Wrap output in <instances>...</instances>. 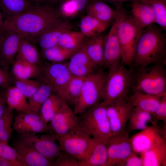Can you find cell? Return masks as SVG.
Instances as JSON below:
<instances>
[{
	"instance_id": "cell-2",
	"label": "cell",
	"mask_w": 166,
	"mask_h": 166,
	"mask_svg": "<svg viewBox=\"0 0 166 166\" xmlns=\"http://www.w3.org/2000/svg\"><path fill=\"white\" fill-rule=\"evenodd\" d=\"M157 63L166 65V35L155 23L143 30L136 46L132 65L145 67Z\"/></svg>"
},
{
	"instance_id": "cell-24",
	"label": "cell",
	"mask_w": 166,
	"mask_h": 166,
	"mask_svg": "<svg viewBox=\"0 0 166 166\" xmlns=\"http://www.w3.org/2000/svg\"><path fill=\"white\" fill-rule=\"evenodd\" d=\"M105 35L103 33L85 40V51L90 59L98 66H104V45Z\"/></svg>"
},
{
	"instance_id": "cell-11",
	"label": "cell",
	"mask_w": 166,
	"mask_h": 166,
	"mask_svg": "<svg viewBox=\"0 0 166 166\" xmlns=\"http://www.w3.org/2000/svg\"><path fill=\"white\" fill-rule=\"evenodd\" d=\"M128 97L119 99L106 105L107 115L113 136L125 130L134 107Z\"/></svg>"
},
{
	"instance_id": "cell-40",
	"label": "cell",
	"mask_w": 166,
	"mask_h": 166,
	"mask_svg": "<svg viewBox=\"0 0 166 166\" xmlns=\"http://www.w3.org/2000/svg\"><path fill=\"white\" fill-rule=\"evenodd\" d=\"M150 5L156 15V23L161 29L166 31V0H138Z\"/></svg>"
},
{
	"instance_id": "cell-47",
	"label": "cell",
	"mask_w": 166,
	"mask_h": 166,
	"mask_svg": "<svg viewBox=\"0 0 166 166\" xmlns=\"http://www.w3.org/2000/svg\"><path fill=\"white\" fill-rule=\"evenodd\" d=\"M0 166H22L17 159H0Z\"/></svg>"
},
{
	"instance_id": "cell-21",
	"label": "cell",
	"mask_w": 166,
	"mask_h": 166,
	"mask_svg": "<svg viewBox=\"0 0 166 166\" xmlns=\"http://www.w3.org/2000/svg\"><path fill=\"white\" fill-rule=\"evenodd\" d=\"M124 8L122 6L120 9H114L101 1L90 0L85 10L87 14L101 22L111 25Z\"/></svg>"
},
{
	"instance_id": "cell-9",
	"label": "cell",
	"mask_w": 166,
	"mask_h": 166,
	"mask_svg": "<svg viewBox=\"0 0 166 166\" xmlns=\"http://www.w3.org/2000/svg\"><path fill=\"white\" fill-rule=\"evenodd\" d=\"M128 13L124 8L114 20L108 34L105 35L104 45V67L109 71L114 70L121 65V49L117 37L118 25Z\"/></svg>"
},
{
	"instance_id": "cell-8",
	"label": "cell",
	"mask_w": 166,
	"mask_h": 166,
	"mask_svg": "<svg viewBox=\"0 0 166 166\" xmlns=\"http://www.w3.org/2000/svg\"><path fill=\"white\" fill-rule=\"evenodd\" d=\"M55 136L62 150L79 161L88 156L97 140L77 127L64 135Z\"/></svg>"
},
{
	"instance_id": "cell-5",
	"label": "cell",
	"mask_w": 166,
	"mask_h": 166,
	"mask_svg": "<svg viewBox=\"0 0 166 166\" xmlns=\"http://www.w3.org/2000/svg\"><path fill=\"white\" fill-rule=\"evenodd\" d=\"M144 30L131 14L128 13L119 23L117 33L121 49V62L124 65H132L136 46Z\"/></svg>"
},
{
	"instance_id": "cell-17",
	"label": "cell",
	"mask_w": 166,
	"mask_h": 166,
	"mask_svg": "<svg viewBox=\"0 0 166 166\" xmlns=\"http://www.w3.org/2000/svg\"><path fill=\"white\" fill-rule=\"evenodd\" d=\"M84 42L67 62L72 75L82 77H86L95 72V70L98 66L87 54L85 48Z\"/></svg>"
},
{
	"instance_id": "cell-14",
	"label": "cell",
	"mask_w": 166,
	"mask_h": 166,
	"mask_svg": "<svg viewBox=\"0 0 166 166\" xmlns=\"http://www.w3.org/2000/svg\"><path fill=\"white\" fill-rule=\"evenodd\" d=\"M42 68L43 81L48 83L53 93L57 94L63 89L72 76L67 63L50 62Z\"/></svg>"
},
{
	"instance_id": "cell-27",
	"label": "cell",
	"mask_w": 166,
	"mask_h": 166,
	"mask_svg": "<svg viewBox=\"0 0 166 166\" xmlns=\"http://www.w3.org/2000/svg\"><path fill=\"white\" fill-rule=\"evenodd\" d=\"M106 142L97 140L88 156L79 161V166H105L107 160Z\"/></svg>"
},
{
	"instance_id": "cell-45",
	"label": "cell",
	"mask_w": 166,
	"mask_h": 166,
	"mask_svg": "<svg viewBox=\"0 0 166 166\" xmlns=\"http://www.w3.org/2000/svg\"><path fill=\"white\" fill-rule=\"evenodd\" d=\"M0 159H17L15 151L8 143H0Z\"/></svg>"
},
{
	"instance_id": "cell-6",
	"label": "cell",
	"mask_w": 166,
	"mask_h": 166,
	"mask_svg": "<svg viewBox=\"0 0 166 166\" xmlns=\"http://www.w3.org/2000/svg\"><path fill=\"white\" fill-rule=\"evenodd\" d=\"M132 85L131 71L123 65H121L115 69L109 71L105 76L102 101L107 105L116 100L128 97Z\"/></svg>"
},
{
	"instance_id": "cell-44",
	"label": "cell",
	"mask_w": 166,
	"mask_h": 166,
	"mask_svg": "<svg viewBox=\"0 0 166 166\" xmlns=\"http://www.w3.org/2000/svg\"><path fill=\"white\" fill-rule=\"evenodd\" d=\"M155 121H162L166 123V94L162 97L157 108L152 115Z\"/></svg>"
},
{
	"instance_id": "cell-46",
	"label": "cell",
	"mask_w": 166,
	"mask_h": 166,
	"mask_svg": "<svg viewBox=\"0 0 166 166\" xmlns=\"http://www.w3.org/2000/svg\"><path fill=\"white\" fill-rule=\"evenodd\" d=\"M121 166H143L140 157L133 151L122 162Z\"/></svg>"
},
{
	"instance_id": "cell-36",
	"label": "cell",
	"mask_w": 166,
	"mask_h": 166,
	"mask_svg": "<svg viewBox=\"0 0 166 166\" xmlns=\"http://www.w3.org/2000/svg\"><path fill=\"white\" fill-rule=\"evenodd\" d=\"M85 37L80 31L69 30L60 35L58 45L67 49L77 50L84 43Z\"/></svg>"
},
{
	"instance_id": "cell-26",
	"label": "cell",
	"mask_w": 166,
	"mask_h": 166,
	"mask_svg": "<svg viewBox=\"0 0 166 166\" xmlns=\"http://www.w3.org/2000/svg\"><path fill=\"white\" fill-rule=\"evenodd\" d=\"M6 104L9 108L20 113L31 112L27 98L14 85H10L5 90Z\"/></svg>"
},
{
	"instance_id": "cell-15",
	"label": "cell",
	"mask_w": 166,
	"mask_h": 166,
	"mask_svg": "<svg viewBox=\"0 0 166 166\" xmlns=\"http://www.w3.org/2000/svg\"><path fill=\"white\" fill-rule=\"evenodd\" d=\"M73 25L66 19L60 18L53 20L44 29L37 40L41 50L48 49L58 44L60 35L72 30Z\"/></svg>"
},
{
	"instance_id": "cell-19",
	"label": "cell",
	"mask_w": 166,
	"mask_h": 166,
	"mask_svg": "<svg viewBox=\"0 0 166 166\" xmlns=\"http://www.w3.org/2000/svg\"><path fill=\"white\" fill-rule=\"evenodd\" d=\"M23 36L13 31H5L0 44V60L9 65L14 62Z\"/></svg>"
},
{
	"instance_id": "cell-35",
	"label": "cell",
	"mask_w": 166,
	"mask_h": 166,
	"mask_svg": "<svg viewBox=\"0 0 166 166\" xmlns=\"http://www.w3.org/2000/svg\"><path fill=\"white\" fill-rule=\"evenodd\" d=\"M85 77L72 75L63 89L57 95L67 103L73 105L80 94Z\"/></svg>"
},
{
	"instance_id": "cell-10",
	"label": "cell",
	"mask_w": 166,
	"mask_h": 166,
	"mask_svg": "<svg viewBox=\"0 0 166 166\" xmlns=\"http://www.w3.org/2000/svg\"><path fill=\"white\" fill-rule=\"evenodd\" d=\"M56 140L54 135L50 132L40 135L20 136L17 142L33 148L53 162L62 151Z\"/></svg>"
},
{
	"instance_id": "cell-33",
	"label": "cell",
	"mask_w": 166,
	"mask_h": 166,
	"mask_svg": "<svg viewBox=\"0 0 166 166\" xmlns=\"http://www.w3.org/2000/svg\"><path fill=\"white\" fill-rule=\"evenodd\" d=\"M53 93V92L50 85L43 81L42 84L37 91L28 98L31 112L39 115L42 105Z\"/></svg>"
},
{
	"instance_id": "cell-41",
	"label": "cell",
	"mask_w": 166,
	"mask_h": 166,
	"mask_svg": "<svg viewBox=\"0 0 166 166\" xmlns=\"http://www.w3.org/2000/svg\"><path fill=\"white\" fill-rule=\"evenodd\" d=\"M13 81L14 85L27 98L34 94L43 82L31 79H19L15 77Z\"/></svg>"
},
{
	"instance_id": "cell-1",
	"label": "cell",
	"mask_w": 166,
	"mask_h": 166,
	"mask_svg": "<svg viewBox=\"0 0 166 166\" xmlns=\"http://www.w3.org/2000/svg\"><path fill=\"white\" fill-rule=\"evenodd\" d=\"M61 18L49 4L33 6L20 14L4 20L3 30L15 32L34 42L51 21Z\"/></svg>"
},
{
	"instance_id": "cell-7",
	"label": "cell",
	"mask_w": 166,
	"mask_h": 166,
	"mask_svg": "<svg viewBox=\"0 0 166 166\" xmlns=\"http://www.w3.org/2000/svg\"><path fill=\"white\" fill-rule=\"evenodd\" d=\"M105 76L101 70L85 78L80 94L74 103L73 111L79 115L102 100Z\"/></svg>"
},
{
	"instance_id": "cell-30",
	"label": "cell",
	"mask_w": 166,
	"mask_h": 166,
	"mask_svg": "<svg viewBox=\"0 0 166 166\" xmlns=\"http://www.w3.org/2000/svg\"><path fill=\"white\" fill-rule=\"evenodd\" d=\"M33 6L28 0H0V10L4 20L15 17Z\"/></svg>"
},
{
	"instance_id": "cell-48",
	"label": "cell",
	"mask_w": 166,
	"mask_h": 166,
	"mask_svg": "<svg viewBox=\"0 0 166 166\" xmlns=\"http://www.w3.org/2000/svg\"><path fill=\"white\" fill-rule=\"evenodd\" d=\"M105 2L110 3L114 5L116 9H120L122 7V3L125 2L129 1L131 2L136 0H99Z\"/></svg>"
},
{
	"instance_id": "cell-34",
	"label": "cell",
	"mask_w": 166,
	"mask_h": 166,
	"mask_svg": "<svg viewBox=\"0 0 166 166\" xmlns=\"http://www.w3.org/2000/svg\"><path fill=\"white\" fill-rule=\"evenodd\" d=\"M16 57L20 58L30 63L40 65L41 55L34 43L23 37Z\"/></svg>"
},
{
	"instance_id": "cell-53",
	"label": "cell",
	"mask_w": 166,
	"mask_h": 166,
	"mask_svg": "<svg viewBox=\"0 0 166 166\" xmlns=\"http://www.w3.org/2000/svg\"><path fill=\"white\" fill-rule=\"evenodd\" d=\"M49 3L48 4H53L57 3H58L60 0H46Z\"/></svg>"
},
{
	"instance_id": "cell-22",
	"label": "cell",
	"mask_w": 166,
	"mask_h": 166,
	"mask_svg": "<svg viewBox=\"0 0 166 166\" xmlns=\"http://www.w3.org/2000/svg\"><path fill=\"white\" fill-rule=\"evenodd\" d=\"M143 166H160L166 165V142L160 136L148 150L140 155Z\"/></svg>"
},
{
	"instance_id": "cell-43",
	"label": "cell",
	"mask_w": 166,
	"mask_h": 166,
	"mask_svg": "<svg viewBox=\"0 0 166 166\" xmlns=\"http://www.w3.org/2000/svg\"><path fill=\"white\" fill-rule=\"evenodd\" d=\"M8 66L0 60V88L4 90L10 86L12 82L8 71Z\"/></svg>"
},
{
	"instance_id": "cell-13",
	"label": "cell",
	"mask_w": 166,
	"mask_h": 166,
	"mask_svg": "<svg viewBox=\"0 0 166 166\" xmlns=\"http://www.w3.org/2000/svg\"><path fill=\"white\" fill-rule=\"evenodd\" d=\"M13 128L20 136L50 132L49 124L42 121L38 114L32 112L18 114L14 119Z\"/></svg>"
},
{
	"instance_id": "cell-16",
	"label": "cell",
	"mask_w": 166,
	"mask_h": 166,
	"mask_svg": "<svg viewBox=\"0 0 166 166\" xmlns=\"http://www.w3.org/2000/svg\"><path fill=\"white\" fill-rule=\"evenodd\" d=\"M78 116L65 103L55 114L49 125L55 136L64 135L77 127Z\"/></svg>"
},
{
	"instance_id": "cell-42",
	"label": "cell",
	"mask_w": 166,
	"mask_h": 166,
	"mask_svg": "<svg viewBox=\"0 0 166 166\" xmlns=\"http://www.w3.org/2000/svg\"><path fill=\"white\" fill-rule=\"evenodd\" d=\"M53 166H79L77 159L62 151L53 162Z\"/></svg>"
},
{
	"instance_id": "cell-54",
	"label": "cell",
	"mask_w": 166,
	"mask_h": 166,
	"mask_svg": "<svg viewBox=\"0 0 166 166\" xmlns=\"http://www.w3.org/2000/svg\"><path fill=\"white\" fill-rule=\"evenodd\" d=\"M4 90V89H3L0 88V95L2 93V92Z\"/></svg>"
},
{
	"instance_id": "cell-31",
	"label": "cell",
	"mask_w": 166,
	"mask_h": 166,
	"mask_svg": "<svg viewBox=\"0 0 166 166\" xmlns=\"http://www.w3.org/2000/svg\"><path fill=\"white\" fill-rule=\"evenodd\" d=\"M66 102L56 93H52L42 105L39 113L41 119L49 124L52 119Z\"/></svg>"
},
{
	"instance_id": "cell-29",
	"label": "cell",
	"mask_w": 166,
	"mask_h": 166,
	"mask_svg": "<svg viewBox=\"0 0 166 166\" xmlns=\"http://www.w3.org/2000/svg\"><path fill=\"white\" fill-rule=\"evenodd\" d=\"M110 25L87 14L81 19L79 27L85 36L90 38L103 33Z\"/></svg>"
},
{
	"instance_id": "cell-38",
	"label": "cell",
	"mask_w": 166,
	"mask_h": 166,
	"mask_svg": "<svg viewBox=\"0 0 166 166\" xmlns=\"http://www.w3.org/2000/svg\"><path fill=\"white\" fill-rule=\"evenodd\" d=\"M77 50L67 49L57 44L52 47L42 50L41 54L43 58L50 62H62L69 59Z\"/></svg>"
},
{
	"instance_id": "cell-23",
	"label": "cell",
	"mask_w": 166,
	"mask_h": 166,
	"mask_svg": "<svg viewBox=\"0 0 166 166\" xmlns=\"http://www.w3.org/2000/svg\"><path fill=\"white\" fill-rule=\"evenodd\" d=\"M129 6L131 8V14L143 29L156 22V14L150 5L136 0Z\"/></svg>"
},
{
	"instance_id": "cell-20",
	"label": "cell",
	"mask_w": 166,
	"mask_h": 166,
	"mask_svg": "<svg viewBox=\"0 0 166 166\" xmlns=\"http://www.w3.org/2000/svg\"><path fill=\"white\" fill-rule=\"evenodd\" d=\"M13 147L22 166H53V161L28 146L16 142Z\"/></svg>"
},
{
	"instance_id": "cell-12",
	"label": "cell",
	"mask_w": 166,
	"mask_h": 166,
	"mask_svg": "<svg viewBox=\"0 0 166 166\" xmlns=\"http://www.w3.org/2000/svg\"><path fill=\"white\" fill-rule=\"evenodd\" d=\"M107 160L105 166H121L123 161L133 152L128 133L126 130L113 135L107 140Z\"/></svg>"
},
{
	"instance_id": "cell-51",
	"label": "cell",
	"mask_w": 166,
	"mask_h": 166,
	"mask_svg": "<svg viewBox=\"0 0 166 166\" xmlns=\"http://www.w3.org/2000/svg\"><path fill=\"white\" fill-rule=\"evenodd\" d=\"M3 22L4 20H3V17L1 11L0 10V28L3 30Z\"/></svg>"
},
{
	"instance_id": "cell-49",
	"label": "cell",
	"mask_w": 166,
	"mask_h": 166,
	"mask_svg": "<svg viewBox=\"0 0 166 166\" xmlns=\"http://www.w3.org/2000/svg\"><path fill=\"white\" fill-rule=\"evenodd\" d=\"M6 101L5 96V90L0 95V119L2 116L6 106Z\"/></svg>"
},
{
	"instance_id": "cell-18",
	"label": "cell",
	"mask_w": 166,
	"mask_h": 166,
	"mask_svg": "<svg viewBox=\"0 0 166 166\" xmlns=\"http://www.w3.org/2000/svg\"><path fill=\"white\" fill-rule=\"evenodd\" d=\"M161 136L156 122L129 137L133 151L140 155L148 150Z\"/></svg>"
},
{
	"instance_id": "cell-3",
	"label": "cell",
	"mask_w": 166,
	"mask_h": 166,
	"mask_svg": "<svg viewBox=\"0 0 166 166\" xmlns=\"http://www.w3.org/2000/svg\"><path fill=\"white\" fill-rule=\"evenodd\" d=\"M166 65L157 63L145 67H134L130 70L131 89L150 95L162 97L166 94Z\"/></svg>"
},
{
	"instance_id": "cell-4",
	"label": "cell",
	"mask_w": 166,
	"mask_h": 166,
	"mask_svg": "<svg viewBox=\"0 0 166 166\" xmlns=\"http://www.w3.org/2000/svg\"><path fill=\"white\" fill-rule=\"evenodd\" d=\"M106 105L101 101L78 116V128L93 139L106 141L113 134L106 111Z\"/></svg>"
},
{
	"instance_id": "cell-32",
	"label": "cell",
	"mask_w": 166,
	"mask_h": 166,
	"mask_svg": "<svg viewBox=\"0 0 166 166\" xmlns=\"http://www.w3.org/2000/svg\"><path fill=\"white\" fill-rule=\"evenodd\" d=\"M90 0H60L57 9L62 18L75 17L85 9Z\"/></svg>"
},
{
	"instance_id": "cell-39",
	"label": "cell",
	"mask_w": 166,
	"mask_h": 166,
	"mask_svg": "<svg viewBox=\"0 0 166 166\" xmlns=\"http://www.w3.org/2000/svg\"><path fill=\"white\" fill-rule=\"evenodd\" d=\"M13 110L7 106L0 119V143H8L13 130Z\"/></svg>"
},
{
	"instance_id": "cell-50",
	"label": "cell",
	"mask_w": 166,
	"mask_h": 166,
	"mask_svg": "<svg viewBox=\"0 0 166 166\" xmlns=\"http://www.w3.org/2000/svg\"><path fill=\"white\" fill-rule=\"evenodd\" d=\"M33 5L42 4L45 0H28Z\"/></svg>"
},
{
	"instance_id": "cell-25",
	"label": "cell",
	"mask_w": 166,
	"mask_h": 166,
	"mask_svg": "<svg viewBox=\"0 0 166 166\" xmlns=\"http://www.w3.org/2000/svg\"><path fill=\"white\" fill-rule=\"evenodd\" d=\"M162 97L134 91L128 97V99L134 107L144 110L152 116L159 105Z\"/></svg>"
},
{
	"instance_id": "cell-28",
	"label": "cell",
	"mask_w": 166,
	"mask_h": 166,
	"mask_svg": "<svg viewBox=\"0 0 166 166\" xmlns=\"http://www.w3.org/2000/svg\"><path fill=\"white\" fill-rule=\"evenodd\" d=\"M42 68L18 57L12 64V72L14 77L19 79H31L42 75Z\"/></svg>"
},
{
	"instance_id": "cell-37",
	"label": "cell",
	"mask_w": 166,
	"mask_h": 166,
	"mask_svg": "<svg viewBox=\"0 0 166 166\" xmlns=\"http://www.w3.org/2000/svg\"><path fill=\"white\" fill-rule=\"evenodd\" d=\"M152 115L136 107L132 109L128 124L130 131L141 130L148 126L147 123L152 121Z\"/></svg>"
},
{
	"instance_id": "cell-52",
	"label": "cell",
	"mask_w": 166,
	"mask_h": 166,
	"mask_svg": "<svg viewBox=\"0 0 166 166\" xmlns=\"http://www.w3.org/2000/svg\"><path fill=\"white\" fill-rule=\"evenodd\" d=\"M5 34V31L0 28V44Z\"/></svg>"
}]
</instances>
